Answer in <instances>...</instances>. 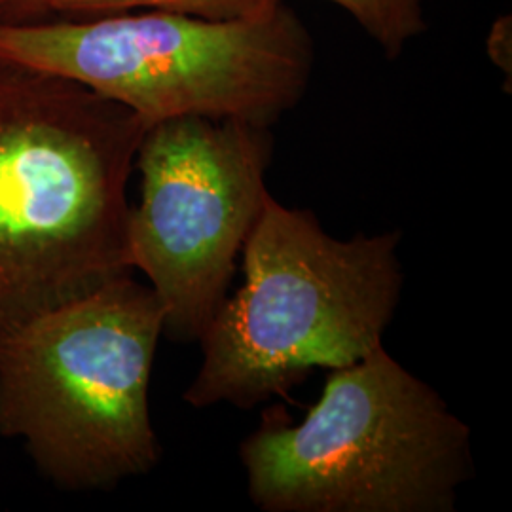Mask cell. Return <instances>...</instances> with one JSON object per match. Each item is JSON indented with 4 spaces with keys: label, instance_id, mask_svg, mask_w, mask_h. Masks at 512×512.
<instances>
[{
    "label": "cell",
    "instance_id": "obj_1",
    "mask_svg": "<svg viewBox=\"0 0 512 512\" xmlns=\"http://www.w3.org/2000/svg\"><path fill=\"white\" fill-rule=\"evenodd\" d=\"M148 128L73 80L0 59V338L133 274L128 183Z\"/></svg>",
    "mask_w": 512,
    "mask_h": 512
},
{
    "label": "cell",
    "instance_id": "obj_2",
    "mask_svg": "<svg viewBox=\"0 0 512 512\" xmlns=\"http://www.w3.org/2000/svg\"><path fill=\"white\" fill-rule=\"evenodd\" d=\"M399 232L336 239L310 211L270 196L243 245V285L200 338L184 391L194 408H253L317 368H344L384 346L403 291Z\"/></svg>",
    "mask_w": 512,
    "mask_h": 512
},
{
    "label": "cell",
    "instance_id": "obj_3",
    "mask_svg": "<svg viewBox=\"0 0 512 512\" xmlns=\"http://www.w3.org/2000/svg\"><path fill=\"white\" fill-rule=\"evenodd\" d=\"M239 458L264 512H450L473 475L469 425L384 346L332 370L304 420L266 410Z\"/></svg>",
    "mask_w": 512,
    "mask_h": 512
},
{
    "label": "cell",
    "instance_id": "obj_4",
    "mask_svg": "<svg viewBox=\"0 0 512 512\" xmlns=\"http://www.w3.org/2000/svg\"><path fill=\"white\" fill-rule=\"evenodd\" d=\"M164 311L133 274L0 338V435L71 492L110 490L160 461L148 389Z\"/></svg>",
    "mask_w": 512,
    "mask_h": 512
},
{
    "label": "cell",
    "instance_id": "obj_5",
    "mask_svg": "<svg viewBox=\"0 0 512 512\" xmlns=\"http://www.w3.org/2000/svg\"><path fill=\"white\" fill-rule=\"evenodd\" d=\"M0 59L73 80L148 126L207 116L272 128L306 95L313 40L285 2L247 19L133 10L0 19Z\"/></svg>",
    "mask_w": 512,
    "mask_h": 512
},
{
    "label": "cell",
    "instance_id": "obj_6",
    "mask_svg": "<svg viewBox=\"0 0 512 512\" xmlns=\"http://www.w3.org/2000/svg\"><path fill=\"white\" fill-rule=\"evenodd\" d=\"M270 128L177 116L147 129L137 150L141 200L129 209L133 270L164 311V334L200 342L228 296L238 256L266 200Z\"/></svg>",
    "mask_w": 512,
    "mask_h": 512
},
{
    "label": "cell",
    "instance_id": "obj_7",
    "mask_svg": "<svg viewBox=\"0 0 512 512\" xmlns=\"http://www.w3.org/2000/svg\"><path fill=\"white\" fill-rule=\"evenodd\" d=\"M285 0H33L25 21L90 18L133 10H158L203 19H247L262 16Z\"/></svg>",
    "mask_w": 512,
    "mask_h": 512
},
{
    "label": "cell",
    "instance_id": "obj_8",
    "mask_svg": "<svg viewBox=\"0 0 512 512\" xmlns=\"http://www.w3.org/2000/svg\"><path fill=\"white\" fill-rule=\"evenodd\" d=\"M287 2V0H285ZM359 23L387 57L403 54L425 31V0H327Z\"/></svg>",
    "mask_w": 512,
    "mask_h": 512
},
{
    "label": "cell",
    "instance_id": "obj_9",
    "mask_svg": "<svg viewBox=\"0 0 512 512\" xmlns=\"http://www.w3.org/2000/svg\"><path fill=\"white\" fill-rule=\"evenodd\" d=\"M33 0H0V19L2 21H25Z\"/></svg>",
    "mask_w": 512,
    "mask_h": 512
}]
</instances>
